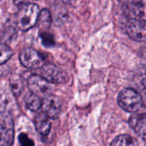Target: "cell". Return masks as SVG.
<instances>
[{
	"label": "cell",
	"instance_id": "6da1fadb",
	"mask_svg": "<svg viewBox=\"0 0 146 146\" xmlns=\"http://www.w3.org/2000/svg\"><path fill=\"white\" fill-rule=\"evenodd\" d=\"M40 9L34 3L20 2L19 11L16 15V24L21 31H27L33 27L38 21Z\"/></svg>",
	"mask_w": 146,
	"mask_h": 146
},
{
	"label": "cell",
	"instance_id": "7a4b0ae2",
	"mask_svg": "<svg viewBox=\"0 0 146 146\" xmlns=\"http://www.w3.org/2000/svg\"><path fill=\"white\" fill-rule=\"evenodd\" d=\"M118 104L127 112H137L144 104L143 98L139 92L132 88L122 90L118 95Z\"/></svg>",
	"mask_w": 146,
	"mask_h": 146
},
{
	"label": "cell",
	"instance_id": "3957f363",
	"mask_svg": "<svg viewBox=\"0 0 146 146\" xmlns=\"http://www.w3.org/2000/svg\"><path fill=\"white\" fill-rule=\"evenodd\" d=\"M40 74L47 82L50 83L63 84L68 80V76L64 71L50 63L44 64L41 68Z\"/></svg>",
	"mask_w": 146,
	"mask_h": 146
},
{
	"label": "cell",
	"instance_id": "277c9868",
	"mask_svg": "<svg viewBox=\"0 0 146 146\" xmlns=\"http://www.w3.org/2000/svg\"><path fill=\"white\" fill-rule=\"evenodd\" d=\"M19 59L25 68L30 69H37L42 68L44 65L41 55L33 48L23 49L19 55Z\"/></svg>",
	"mask_w": 146,
	"mask_h": 146
},
{
	"label": "cell",
	"instance_id": "5b68a950",
	"mask_svg": "<svg viewBox=\"0 0 146 146\" xmlns=\"http://www.w3.org/2000/svg\"><path fill=\"white\" fill-rule=\"evenodd\" d=\"M127 33L135 41L146 40V22L139 19H131L127 24Z\"/></svg>",
	"mask_w": 146,
	"mask_h": 146
},
{
	"label": "cell",
	"instance_id": "8992f818",
	"mask_svg": "<svg viewBox=\"0 0 146 146\" xmlns=\"http://www.w3.org/2000/svg\"><path fill=\"white\" fill-rule=\"evenodd\" d=\"M41 108L43 114L46 117L56 119L59 116L61 112V103L56 97L48 95L43 98Z\"/></svg>",
	"mask_w": 146,
	"mask_h": 146
},
{
	"label": "cell",
	"instance_id": "52a82bcc",
	"mask_svg": "<svg viewBox=\"0 0 146 146\" xmlns=\"http://www.w3.org/2000/svg\"><path fill=\"white\" fill-rule=\"evenodd\" d=\"M28 87L31 93H33L38 97L43 96L44 98L48 96L50 91L49 82H47L41 75H32L27 80Z\"/></svg>",
	"mask_w": 146,
	"mask_h": 146
},
{
	"label": "cell",
	"instance_id": "ba28073f",
	"mask_svg": "<svg viewBox=\"0 0 146 146\" xmlns=\"http://www.w3.org/2000/svg\"><path fill=\"white\" fill-rule=\"evenodd\" d=\"M129 125L139 137L146 139V113L133 115L129 119Z\"/></svg>",
	"mask_w": 146,
	"mask_h": 146
},
{
	"label": "cell",
	"instance_id": "9c48e42d",
	"mask_svg": "<svg viewBox=\"0 0 146 146\" xmlns=\"http://www.w3.org/2000/svg\"><path fill=\"white\" fill-rule=\"evenodd\" d=\"M14 142V130L11 124L0 123V146H11Z\"/></svg>",
	"mask_w": 146,
	"mask_h": 146
},
{
	"label": "cell",
	"instance_id": "30bf717a",
	"mask_svg": "<svg viewBox=\"0 0 146 146\" xmlns=\"http://www.w3.org/2000/svg\"><path fill=\"white\" fill-rule=\"evenodd\" d=\"M34 124L37 132L42 136H47L51 129V124L44 114L38 115L34 119Z\"/></svg>",
	"mask_w": 146,
	"mask_h": 146
},
{
	"label": "cell",
	"instance_id": "8fae6325",
	"mask_svg": "<svg viewBox=\"0 0 146 146\" xmlns=\"http://www.w3.org/2000/svg\"><path fill=\"white\" fill-rule=\"evenodd\" d=\"M132 10L136 19L146 22V0L133 2Z\"/></svg>",
	"mask_w": 146,
	"mask_h": 146
},
{
	"label": "cell",
	"instance_id": "7c38bea8",
	"mask_svg": "<svg viewBox=\"0 0 146 146\" xmlns=\"http://www.w3.org/2000/svg\"><path fill=\"white\" fill-rule=\"evenodd\" d=\"M110 146H138L137 140L128 134H122L116 137Z\"/></svg>",
	"mask_w": 146,
	"mask_h": 146
},
{
	"label": "cell",
	"instance_id": "4fadbf2b",
	"mask_svg": "<svg viewBox=\"0 0 146 146\" xmlns=\"http://www.w3.org/2000/svg\"><path fill=\"white\" fill-rule=\"evenodd\" d=\"M42 106L40 98L33 93H30L26 98V107L31 111H38Z\"/></svg>",
	"mask_w": 146,
	"mask_h": 146
},
{
	"label": "cell",
	"instance_id": "5bb4252c",
	"mask_svg": "<svg viewBox=\"0 0 146 146\" xmlns=\"http://www.w3.org/2000/svg\"><path fill=\"white\" fill-rule=\"evenodd\" d=\"M13 55L12 49L6 44L0 43V65L5 63Z\"/></svg>",
	"mask_w": 146,
	"mask_h": 146
},
{
	"label": "cell",
	"instance_id": "9a60e30c",
	"mask_svg": "<svg viewBox=\"0 0 146 146\" xmlns=\"http://www.w3.org/2000/svg\"><path fill=\"white\" fill-rule=\"evenodd\" d=\"M38 22L39 23V26L41 27H44V28L49 27L50 23H51V14H50V12L46 9L41 10Z\"/></svg>",
	"mask_w": 146,
	"mask_h": 146
},
{
	"label": "cell",
	"instance_id": "2e32d148",
	"mask_svg": "<svg viewBox=\"0 0 146 146\" xmlns=\"http://www.w3.org/2000/svg\"><path fill=\"white\" fill-rule=\"evenodd\" d=\"M40 38H41V40H42V43L44 46H47V47H50V46H52L54 44V38L52 37L51 34L48 33H43L41 32L40 33Z\"/></svg>",
	"mask_w": 146,
	"mask_h": 146
},
{
	"label": "cell",
	"instance_id": "e0dca14e",
	"mask_svg": "<svg viewBox=\"0 0 146 146\" xmlns=\"http://www.w3.org/2000/svg\"><path fill=\"white\" fill-rule=\"evenodd\" d=\"M18 140L20 143V146H34V142L33 139H31L27 134L21 133L19 137H18Z\"/></svg>",
	"mask_w": 146,
	"mask_h": 146
},
{
	"label": "cell",
	"instance_id": "ac0fdd59",
	"mask_svg": "<svg viewBox=\"0 0 146 146\" xmlns=\"http://www.w3.org/2000/svg\"><path fill=\"white\" fill-rule=\"evenodd\" d=\"M10 85H11V88H12L14 94H15V95L21 94V92L22 91V87H21V82L19 80H11Z\"/></svg>",
	"mask_w": 146,
	"mask_h": 146
},
{
	"label": "cell",
	"instance_id": "d6986e66",
	"mask_svg": "<svg viewBox=\"0 0 146 146\" xmlns=\"http://www.w3.org/2000/svg\"><path fill=\"white\" fill-rule=\"evenodd\" d=\"M142 84H143L144 90H145V99H143V101L146 102V71L145 72L143 78H142Z\"/></svg>",
	"mask_w": 146,
	"mask_h": 146
}]
</instances>
